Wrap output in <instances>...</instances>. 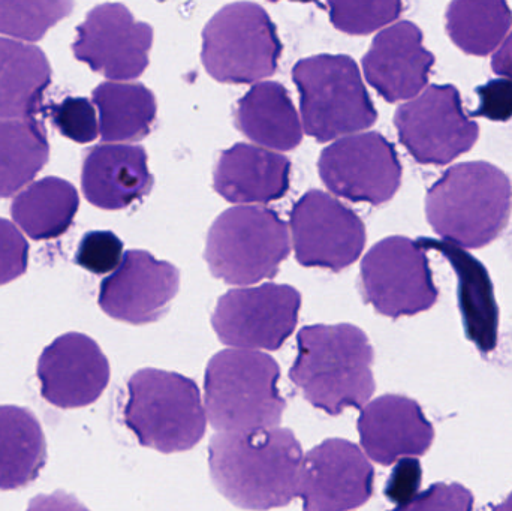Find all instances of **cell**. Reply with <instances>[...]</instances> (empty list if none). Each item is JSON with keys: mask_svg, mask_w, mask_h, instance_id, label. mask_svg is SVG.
Listing matches in <instances>:
<instances>
[{"mask_svg": "<svg viewBox=\"0 0 512 511\" xmlns=\"http://www.w3.org/2000/svg\"><path fill=\"white\" fill-rule=\"evenodd\" d=\"M236 119L240 131L264 149L288 152L303 138V125L288 92L274 81L255 84L240 99Z\"/></svg>", "mask_w": 512, "mask_h": 511, "instance_id": "obj_24", "label": "cell"}, {"mask_svg": "<svg viewBox=\"0 0 512 511\" xmlns=\"http://www.w3.org/2000/svg\"><path fill=\"white\" fill-rule=\"evenodd\" d=\"M295 257L304 267L340 272L360 258L366 227L357 213L322 191H309L291 212Z\"/></svg>", "mask_w": 512, "mask_h": 511, "instance_id": "obj_13", "label": "cell"}, {"mask_svg": "<svg viewBox=\"0 0 512 511\" xmlns=\"http://www.w3.org/2000/svg\"><path fill=\"white\" fill-rule=\"evenodd\" d=\"M300 308V293L289 285L239 288L218 300L212 326L228 347L277 351L297 327Z\"/></svg>", "mask_w": 512, "mask_h": 511, "instance_id": "obj_10", "label": "cell"}, {"mask_svg": "<svg viewBox=\"0 0 512 511\" xmlns=\"http://www.w3.org/2000/svg\"><path fill=\"white\" fill-rule=\"evenodd\" d=\"M445 18L454 44L472 56L495 51L512 26V12L504 0H456Z\"/></svg>", "mask_w": 512, "mask_h": 511, "instance_id": "obj_29", "label": "cell"}, {"mask_svg": "<svg viewBox=\"0 0 512 511\" xmlns=\"http://www.w3.org/2000/svg\"><path fill=\"white\" fill-rule=\"evenodd\" d=\"M424 249L444 255L459 278L460 311L469 341L483 354L495 351L499 336V308L486 267L469 252L445 240L421 239Z\"/></svg>", "mask_w": 512, "mask_h": 511, "instance_id": "obj_22", "label": "cell"}, {"mask_svg": "<svg viewBox=\"0 0 512 511\" xmlns=\"http://www.w3.org/2000/svg\"><path fill=\"white\" fill-rule=\"evenodd\" d=\"M492 68L502 78L512 81V32L502 42L492 59Z\"/></svg>", "mask_w": 512, "mask_h": 511, "instance_id": "obj_39", "label": "cell"}, {"mask_svg": "<svg viewBox=\"0 0 512 511\" xmlns=\"http://www.w3.org/2000/svg\"><path fill=\"white\" fill-rule=\"evenodd\" d=\"M150 24L137 21L126 6L104 3L87 14L72 44L75 57L116 83L135 80L149 65Z\"/></svg>", "mask_w": 512, "mask_h": 511, "instance_id": "obj_14", "label": "cell"}, {"mask_svg": "<svg viewBox=\"0 0 512 511\" xmlns=\"http://www.w3.org/2000/svg\"><path fill=\"white\" fill-rule=\"evenodd\" d=\"M399 138L420 164L445 165L474 147L480 126L463 111L454 86H430L394 117Z\"/></svg>", "mask_w": 512, "mask_h": 511, "instance_id": "obj_11", "label": "cell"}, {"mask_svg": "<svg viewBox=\"0 0 512 511\" xmlns=\"http://www.w3.org/2000/svg\"><path fill=\"white\" fill-rule=\"evenodd\" d=\"M123 420L141 446L167 455L194 449L207 428L206 407L195 381L153 368L129 378Z\"/></svg>", "mask_w": 512, "mask_h": 511, "instance_id": "obj_5", "label": "cell"}, {"mask_svg": "<svg viewBox=\"0 0 512 511\" xmlns=\"http://www.w3.org/2000/svg\"><path fill=\"white\" fill-rule=\"evenodd\" d=\"M282 44L267 11L256 3L219 9L203 32L207 72L221 83H256L277 69Z\"/></svg>", "mask_w": 512, "mask_h": 511, "instance_id": "obj_8", "label": "cell"}, {"mask_svg": "<svg viewBox=\"0 0 512 511\" xmlns=\"http://www.w3.org/2000/svg\"><path fill=\"white\" fill-rule=\"evenodd\" d=\"M41 396L62 410L89 407L110 383V363L99 345L83 333H66L54 339L36 368Z\"/></svg>", "mask_w": 512, "mask_h": 511, "instance_id": "obj_17", "label": "cell"}, {"mask_svg": "<svg viewBox=\"0 0 512 511\" xmlns=\"http://www.w3.org/2000/svg\"><path fill=\"white\" fill-rule=\"evenodd\" d=\"M50 144L36 119L0 120V198L12 197L44 168Z\"/></svg>", "mask_w": 512, "mask_h": 511, "instance_id": "obj_28", "label": "cell"}, {"mask_svg": "<svg viewBox=\"0 0 512 511\" xmlns=\"http://www.w3.org/2000/svg\"><path fill=\"white\" fill-rule=\"evenodd\" d=\"M435 56L423 45V32L411 21L382 30L363 59L370 86L388 102L411 101L426 90Z\"/></svg>", "mask_w": 512, "mask_h": 511, "instance_id": "obj_18", "label": "cell"}, {"mask_svg": "<svg viewBox=\"0 0 512 511\" xmlns=\"http://www.w3.org/2000/svg\"><path fill=\"white\" fill-rule=\"evenodd\" d=\"M279 380V365L268 354L237 348L215 354L204 375L210 425L222 434L276 428L286 410Z\"/></svg>", "mask_w": 512, "mask_h": 511, "instance_id": "obj_4", "label": "cell"}, {"mask_svg": "<svg viewBox=\"0 0 512 511\" xmlns=\"http://www.w3.org/2000/svg\"><path fill=\"white\" fill-rule=\"evenodd\" d=\"M291 162L264 149L239 143L225 150L216 164L215 189L234 204H264L279 200L289 188Z\"/></svg>", "mask_w": 512, "mask_h": 511, "instance_id": "obj_21", "label": "cell"}, {"mask_svg": "<svg viewBox=\"0 0 512 511\" xmlns=\"http://www.w3.org/2000/svg\"><path fill=\"white\" fill-rule=\"evenodd\" d=\"M74 3L68 0L48 2H5L0 0V33L20 42L39 41L48 29L71 14Z\"/></svg>", "mask_w": 512, "mask_h": 511, "instance_id": "obj_30", "label": "cell"}, {"mask_svg": "<svg viewBox=\"0 0 512 511\" xmlns=\"http://www.w3.org/2000/svg\"><path fill=\"white\" fill-rule=\"evenodd\" d=\"M289 251L288 227L273 210L237 206L213 222L204 257L216 278L252 285L274 278Z\"/></svg>", "mask_w": 512, "mask_h": 511, "instance_id": "obj_7", "label": "cell"}, {"mask_svg": "<svg viewBox=\"0 0 512 511\" xmlns=\"http://www.w3.org/2000/svg\"><path fill=\"white\" fill-rule=\"evenodd\" d=\"M358 434L367 456L384 467L426 455L435 440V429L420 405L400 395L369 402L358 419Z\"/></svg>", "mask_w": 512, "mask_h": 511, "instance_id": "obj_19", "label": "cell"}, {"mask_svg": "<svg viewBox=\"0 0 512 511\" xmlns=\"http://www.w3.org/2000/svg\"><path fill=\"white\" fill-rule=\"evenodd\" d=\"M123 243L111 231H92L81 239L78 245V266L95 275L116 272L123 261Z\"/></svg>", "mask_w": 512, "mask_h": 511, "instance_id": "obj_33", "label": "cell"}, {"mask_svg": "<svg viewBox=\"0 0 512 511\" xmlns=\"http://www.w3.org/2000/svg\"><path fill=\"white\" fill-rule=\"evenodd\" d=\"M423 470L415 458L400 459L385 486V497L397 506H405L420 491Z\"/></svg>", "mask_w": 512, "mask_h": 511, "instance_id": "obj_37", "label": "cell"}, {"mask_svg": "<svg viewBox=\"0 0 512 511\" xmlns=\"http://www.w3.org/2000/svg\"><path fill=\"white\" fill-rule=\"evenodd\" d=\"M180 273L173 264L146 251H129L119 269L104 279L99 306L108 317L143 326L167 314L179 293Z\"/></svg>", "mask_w": 512, "mask_h": 511, "instance_id": "obj_16", "label": "cell"}, {"mask_svg": "<svg viewBox=\"0 0 512 511\" xmlns=\"http://www.w3.org/2000/svg\"><path fill=\"white\" fill-rule=\"evenodd\" d=\"M99 111V132L105 143H131L149 135L156 117V99L143 84H99L93 90Z\"/></svg>", "mask_w": 512, "mask_h": 511, "instance_id": "obj_27", "label": "cell"}, {"mask_svg": "<svg viewBox=\"0 0 512 511\" xmlns=\"http://www.w3.org/2000/svg\"><path fill=\"white\" fill-rule=\"evenodd\" d=\"M47 464L41 423L27 408L0 407V491H18L35 482Z\"/></svg>", "mask_w": 512, "mask_h": 511, "instance_id": "obj_25", "label": "cell"}, {"mask_svg": "<svg viewBox=\"0 0 512 511\" xmlns=\"http://www.w3.org/2000/svg\"><path fill=\"white\" fill-rule=\"evenodd\" d=\"M375 470L360 447L331 438L303 459L300 494L303 511H349L373 495Z\"/></svg>", "mask_w": 512, "mask_h": 511, "instance_id": "obj_15", "label": "cell"}, {"mask_svg": "<svg viewBox=\"0 0 512 511\" xmlns=\"http://www.w3.org/2000/svg\"><path fill=\"white\" fill-rule=\"evenodd\" d=\"M492 511H512V492L501 504L493 507Z\"/></svg>", "mask_w": 512, "mask_h": 511, "instance_id": "obj_40", "label": "cell"}, {"mask_svg": "<svg viewBox=\"0 0 512 511\" xmlns=\"http://www.w3.org/2000/svg\"><path fill=\"white\" fill-rule=\"evenodd\" d=\"M364 300L381 315L409 317L427 311L438 300L426 249L408 237L376 243L361 264Z\"/></svg>", "mask_w": 512, "mask_h": 511, "instance_id": "obj_9", "label": "cell"}, {"mask_svg": "<svg viewBox=\"0 0 512 511\" xmlns=\"http://www.w3.org/2000/svg\"><path fill=\"white\" fill-rule=\"evenodd\" d=\"M511 206L510 179L489 162L450 168L426 198L427 221L433 230L463 249L492 243L507 227Z\"/></svg>", "mask_w": 512, "mask_h": 511, "instance_id": "obj_3", "label": "cell"}, {"mask_svg": "<svg viewBox=\"0 0 512 511\" xmlns=\"http://www.w3.org/2000/svg\"><path fill=\"white\" fill-rule=\"evenodd\" d=\"M50 83L51 66L44 51L0 38V120L35 119Z\"/></svg>", "mask_w": 512, "mask_h": 511, "instance_id": "obj_23", "label": "cell"}, {"mask_svg": "<svg viewBox=\"0 0 512 511\" xmlns=\"http://www.w3.org/2000/svg\"><path fill=\"white\" fill-rule=\"evenodd\" d=\"M319 176L333 194L381 206L396 195L402 165L393 144L378 132L348 135L322 150Z\"/></svg>", "mask_w": 512, "mask_h": 511, "instance_id": "obj_12", "label": "cell"}, {"mask_svg": "<svg viewBox=\"0 0 512 511\" xmlns=\"http://www.w3.org/2000/svg\"><path fill=\"white\" fill-rule=\"evenodd\" d=\"M474 495L457 483H436L405 506L393 511H472Z\"/></svg>", "mask_w": 512, "mask_h": 511, "instance_id": "obj_34", "label": "cell"}, {"mask_svg": "<svg viewBox=\"0 0 512 511\" xmlns=\"http://www.w3.org/2000/svg\"><path fill=\"white\" fill-rule=\"evenodd\" d=\"M300 92L303 131L321 143L357 134L378 119L357 63L342 54H319L292 69Z\"/></svg>", "mask_w": 512, "mask_h": 511, "instance_id": "obj_6", "label": "cell"}, {"mask_svg": "<svg viewBox=\"0 0 512 511\" xmlns=\"http://www.w3.org/2000/svg\"><path fill=\"white\" fill-rule=\"evenodd\" d=\"M330 20L336 29L349 35H369L393 23L403 11L399 0L370 2H328Z\"/></svg>", "mask_w": 512, "mask_h": 511, "instance_id": "obj_31", "label": "cell"}, {"mask_svg": "<svg viewBox=\"0 0 512 511\" xmlns=\"http://www.w3.org/2000/svg\"><path fill=\"white\" fill-rule=\"evenodd\" d=\"M29 243L17 227L0 219V285L9 284L26 273Z\"/></svg>", "mask_w": 512, "mask_h": 511, "instance_id": "obj_35", "label": "cell"}, {"mask_svg": "<svg viewBox=\"0 0 512 511\" xmlns=\"http://www.w3.org/2000/svg\"><path fill=\"white\" fill-rule=\"evenodd\" d=\"M26 511H90L74 495L56 491L51 495H38L30 500Z\"/></svg>", "mask_w": 512, "mask_h": 511, "instance_id": "obj_38", "label": "cell"}, {"mask_svg": "<svg viewBox=\"0 0 512 511\" xmlns=\"http://www.w3.org/2000/svg\"><path fill=\"white\" fill-rule=\"evenodd\" d=\"M80 207L77 189L59 177H45L24 189L11 213L18 227L33 240H50L66 233Z\"/></svg>", "mask_w": 512, "mask_h": 511, "instance_id": "obj_26", "label": "cell"}, {"mask_svg": "<svg viewBox=\"0 0 512 511\" xmlns=\"http://www.w3.org/2000/svg\"><path fill=\"white\" fill-rule=\"evenodd\" d=\"M480 104L474 116L486 117L493 122H508L512 117V81L496 78L477 89Z\"/></svg>", "mask_w": 512, "mask_h": 511, "instance_id": "obj_36", "label": "cell"}, {"mask_svg": "<svg viewBox=\"0 0 512 511\" xmlns=\"http://www.w3.org/2000/svg\"><path fill=\"white\" fill-rule=\"evenodd\" d=\"M51 119L60 134L75 143H92L101 134L95 107L89 99L80 96H69L53 105Z\"/></svg>", "mask_w": 512, "mask_h": 511, "instance_id": "obj_32", "label": "cell"}, {"mask_svg": "<svg viewBox=\"0 0 512 511\" xmlns=\"http://www.w3.org/2000/svg\"><path fill=\"white\" fill-rule=\"evenodd\" d=\"M297 347L289 380L312 407L330 416L366 407L376 389L375 350L363 330L352 324L304 327Z\"/></svg>", "mask_w": 512, "mask_h": 511, "instance_id": "obj_2", "label": "cell"}, {"mask_svg": "<svg viewBox=\"0 0 512 511\" xmlns=\"http://www.w3.org/2000/svg\"><path fill=\"white\" fill-rule=\"evenodd\" d=\"M303 450L289 429L213 435L209 449L213 485L239 509L286 507L300 494Z\"/></svg>", "mask_w": 512, "mask_h": 511, "instance_id": "obj_1", "label": "cell"}, {"mask_svg": "<svg viewBox=\"0 0 512 511\" xmlns=\"http://www.w3.org/2000/svg\"><path fill=\"white\" fill-rule=\"evenodd\" d=\"M81 185L93 206L105 210L131 206L152 191L146 150L129 144L93 147L84 159Z\"/></svg>", "mask_w": 512, "mask_h": 511, "instance_id": "obj_20", "label": "cell"}]
</instances>
